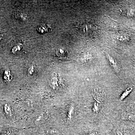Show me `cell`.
Masks as SVG:
<instances>
[{
	"mask_svg": "<svg viewBox=\"0 0 135 135\" xmlns=\"http://www.w3.org/2000/svg\"><path fill=\"white\" fill-rule=\"evenodd\" d=\"M50 85L54 90L57 89L59 87L63 86V84L62 80L57 74L54 73L51 75Z\"/></svg>",
	"mask_w": 135,
	"mask_h": 135,
	"instance_id": "cell-1",
	"label": "cell"
},
{
	"mask_svg": "<svg viewBox=\"0 0 135 135\" xmlns=\"http://www.w3.org/2000/svg\"><path fill=\"white\" fill-rule=\"evenodd\" d=\"M92 96L95 101L101 104L105 98L104 94L103 92H99L97 89H95L93 92Z\"/></svg>",
	"mask_w": 135,
	"mask_h": 135,
	"instance_id": "cell-2",
	"label": "cell"
},
{
	"mask_svg": "<svg viewBox=\"0 0 135 135\" xmlns=\"http://www.w3.org/2000/svg\"><path fill=\"white\" fill-rule=\"evenodd\" d=\"M105 55H106V56H107V58L109 61V62L110 63V65H111V67L113 68L115 71L116 72H118V68L117 67V64H116V61L115 60L113 57L110 55L109 54L107 53L106 52H105Z\"/></svg>",
	"mask_w": 135,
	"mask_h": 135,
	"instance_id": "cell-3",
	"label": "cell"
},
{
	"mask_svg": "<svg viewBox=\"0 0 135 135\" xmlns=\"http://www.w3.org/2000/svg\"><path fill=\"white\" fill-rule=\"evenodd\" d=\"M56 54L57 56L60 58L66 57L67 55V51L66 49L62 47L57 48L56 50Z\"/></svg>",
	"mask_w": 135,
	"mask_h": 135,
	"instance_id": "cell-4",
	"label": "cell"
},
{
	"mask_svg": "<svg viewBox=\"0 0 135 135\" xmlns=\"http://www.w3.org/2000/svg\"><path fill=\"white\" fill-rule=\"evenodd\" d=\"M37 30L41 33H46L50 31L51 27L47 24H43L38 27Z\"/></svg>",
	"mask_w": 135,
	"mask_h": 135,
	"instance_id": "cell-5",
	"label": "cell"
},
{
	"mask_svg": "<svg viewBox=\"0 0 135 135\" xmlns=\"http://www.w3.org/2000/svg\"><path fill=\"white\" fill-rule=\"evenodd\" d=\"M74 106L73 104H71L68 107V111L67 119L69 121L71 120L72 119L74 113Z\"/></svg>",
	"mask_w": 135,
	"mask_h": 135,
	"instance_id": "cell-6",
	"label": "cell"
},
{
	"mask_svg": "<svg viewBox=\"0 0 135 135\" xmlns=\"http://www.w3.org/2000/svg\"><path fill=\"white\" fill-rule=\"evenodd\" d=\"M4 79L7 82H10L12 79V76L9 70H5L4 74Z\"/></svg>",
	"mask_w": 135,
	"mask_h": 135,
	"instance_id": "cell-7",
	"label": "cell"
},
{
	"mask_svg": "<svg viewBox=\"0 0 135 135\" xmlns=\"http://www.w3.org/2000/svg\"><path fill=\"white\" fill-rule=\"evenodd\" d=\"M132 90H133V89L131 87H129V88H127L126 90V91L122 93L121 96L120 97V99L121 101L124 99L131 92Z\"/></svg>",
	"mask_w": 135,
	"mask_h": 135,
	"instance_id": "cell-8",
	"label": "cell"
},
{
	"mask_svg": "<svg viewBox=\"0 0 135 135\" xmlns=\"http://www.w3.org/2000/svg\"><path fill=\"white\" fill-rule=\"evenodd\" d=\"M122 119H128L135 121V116L127 113H123L122 115Z\"/></svg>",
	"mask_w": 135,
	"mask_h": 135,
	"instance_id": "cell-9",
	"label": "cell"
},
{
	"mask_svg": "<svg viewBox=\"0 0 135 135\" xmlns=\"http://www.w3.org/2000/svg\"><path fill=\"white\" fill-rule=\"evenodd\" d=\"M100 109V103L98 102H94L92 107L93 111L94 113H98L99 112Z\"/></svg>",
	"mask_w": 135,
	"mask_h": 135,
	"instance_id": "cell-10",
	"label": "cell"
},
{
	"mask_svg": "<svg viewBox=\"0 0 135 135\" xmlns=\"http://www.w3.org/2000/svg\"><path fill=\"white\" fill-rule=\"evenodd\" d=\"M23 48V45L21 43H18L16 45H15L12 49V52L14 54L17 53L18 51H20Z\"/></svg>",
	"mask_w": 135,
	"mask_h": 135,
	"instance_id": "cell-11",
	"label": "cell"
},
{
	"mask_svg": "<svg viewBox=\"0 0 135 135\" xmlns=\"http://www.w3.org/2000/svg\"><path fill=\"white\" fill-rule=\"evenodd\" d=\"M4 111L8 115H11L12 113V110L11 107L8 105L7 104H6L4 105Z\"/></svg>",
	"mask_w": 135,
	"mask_h": 135,
	"instance_id": "cell-12",
	"label": "cell"
},
{
	"mask_svg": "<svg viewBox=\"0 0 135 135\" xmlns=\"http://www.w3.org/2000/svg\"><path fill=\"white\" fill-rule=\"evenodd\" d=\"M16 16L20 19L23 20H25L26 18V15L24 12H17V13H16Z\"/></svg>",
	"mask_w": 135,
	"mask_h": 135,
	"instance_id": "cell-13",
	"label": "cell"
},
{
	"mask_svg": "<svg viewBox=\"0 0 135 135\" xmlns=\"http://www.w3.org/2000/svg\"><path fill=\"white\" fill-rule=\"evenodd\" d=\"M35 72V67L33 65H32L29 68L28 70V74L29 75H31L33 74Z\"/></svg>",
	"mask_w": 135,
	"mask_h": 135,
	"instance_id": "cell-14",
	"label": "cell"
},
{
	"mask_svg": "<svg viewBox=\"0 0 135 135\" xmlns=\"http://www.w3.org/2000/svg\"><path fill=\"white\" fill-rule=\"evenodd\" d=\"M97 132L94 131L91 132V133L87 134L85 135H97Z\"/></svg>",
	"mask_w": 135,
	"mask_h": 135,
	"instance_id": "cell-15",
	"label": "cell"
},
{
	"mask_svg": "<svg viewBox=\"0 0 135 135\" xmlns=\"http://www.w3.org/2000/svg\"><path fill=\"white\" fill-rule=\"evenodd\" d=\"M115 135H123L122 132L120 130H118L116 133Z\"/></svg>",
	"mask_w": 135,
	"mask_h": 135,
	"instance_id": "cell-16",
	"label": "cell"
},
{
	"mask_svg": "<svg viewBox=\"0 0 135 135\" xmlns=\"http://www.w3.org/2000/svg\"><path fill=\"white\" fill-rule=\"evenodd\" d=\"M2 36L1 35H0V41L2 39Z\"/></svg>",
	"mask_w": 135,
	"mask_h": 135,
	"instance_id": "cell-17",
	"label": "cell"
},
{
	"mask_svg": "<svg viewBox=\"0 0 135 135\" xmlns=\"http://www.w3.org/2000/svg\"></svg>",
	"mask_w": 135,
	"mask_h": 135,
	"instance_id": "cell-18",
	"label": "cell"
}]
</instances>
